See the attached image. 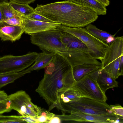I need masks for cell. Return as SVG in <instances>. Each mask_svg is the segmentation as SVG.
I'll use <instances>...</instances> for the list:
<instances>
[{"instance_id": "cell-6", "label": "cell", "mask_w": 123, "mask_h": 123, "mask_svg": "<svg viewBox=\"0 0 123 123\" xmlns=\"http://www.w3.org/2000/svg\"><path fill=\"white\" fill-rule=\"evenodd\" d=\"M123 61V37H117L108 44L100 68L104 69L116 79L120 76L119 66Z\"/></svg>"}, {"instance_id": "cell-21", "label": "cell", "mask_w": 123, "mask_h": 123, "mask_svg": "<svg viewBox=\"0 0 123 123\" xmlns=\"http://www.w3.org/2000/svg\"><path fill=\"white\" fill-rule=\"evenodd\" d=\"M9 3L16 11L23 17H27L35 12L34 9L28 4L18 3L11 0Z\"/></svg>"}, {"instance_id": "cell-18", "label": "cell", "mask_w": 123, "mask_h": 123, "mask_svg": "<svg viewBox=\"0 0 123 123\" xmlns=\"http://www.w3.org/2000/svg\"><path fill=\"white\" fill-rule=\"evenodd\" d=\"M76 4L91 8L97 13L98 15L106 14V6L98 0H67Z\"/></svg>"}, {"instance_id": "cell-8", "label": "cell", "mask_w": 123, "mask_h": 123, "mask_svg": "<svg viewBox=\"0 0 123 123\" xmlns=\"http://www.w3.org/2000/svg\"><path fill=\"white\" fill-rule=\"evenodd\" d=\"M38 54L33 52L21 55H8L0 57V74L17 72L25 69L34 62Z\"/></svg>"}, {"instance_id": "cell-14", "label": "cell", "mask_w": 123, "mask_h": 123, "mask_svg": "<svg viewBox=\"0 0 123 123\" xmlns=\"http://www.w3.org/2000/svg\"><path fill=\"white\" fill-rule=\"evenodd\" d=\"M61 34L62 41L67 48L89 52L87 47L77 37L69 33L61 31Z\"/></svg>"}, {"instance_id": "cell-15", "label": "cell", "mask_w": 123, "mask_h": 123, "mask_svg": "<svg viewBox=\"0 0 123 123\" xmlns=\"http://www.w3.org/2000/svg\"><path fill=\"white\" fill-rule=\"evenodd\" d=\"M100 66L90 64L79 65L72 68L71 74L76 82L89 73L99 68Z\"/></svg>"}, {"instance_id": "cell-5", "label": "cell", "mask_w": 123, "mask_h": 123, "mask_svg": "<svg viewBox=\"0 0 123 123\" xmlns=\"http://www.w3.org/2000/svg\"><path fill=\"white\" fill-rule=\"evenodd\" d=\"M57 28L78 38L87 47L89 53L93 57L102 60L108 44L94 37L84 27L74 28L61 25Z\"/></svg>"}, {"instance_id": "cell-19", "label": "cell", "mask_w": 123, "mask_h": 123, "mask_svg": "<svg viewBox=\"0 0 123 123\" xmlns=\"http://www.w3.org/2000/svg\"><path fill=\"white\" fill-rule=\"evenodd\" d=\"M81 97L77 90L74 86L63 92L59 95L61 103L76 101L79 100Z\"/></svg>"}, {"instance_id": "cell-29", "label": "cell", "mask_w": 123, "mask_h": 123, "mask_svg": "<svg viewBox=\"0 0 123 123\" xmlns=\"http://www.w3.org/2000/svg\"><path fill=\"white\" fill-rule=\"evenodd\" d=\"M8 95L4 90H0V101H8Z\"/></svg>"}, {"instance_id": "cell-26", "label": "cell", "mask_w": 123, "mask_h": 123, "mask_svg": "<svg viewBox=\"0 0 123 123\" xmlns=\"http://www.w3.org/2000/svg\"><path fill=\"white\" fill-rule=\"evenodd\" d=\"M12 110L8 100L0 101V114L10 112Z\"/></svg>"}, {"instance_id": "cell-3", "label": "cell", "mask_w": 123, "mask_h": 123, "mask_svg": "<svg viewBox=\"0 0 123 123\" xmlns=\"http://www.w3.org/2000/svg\"><path fill=\"white\" fill-rule=\"evenodd\" d=\"M30 35L31 43L43 52L57 54L67 59L69 49L63 43L61 31L57 28Z\"/></svg>"}, {"instance_id": "cell-4", "label": "cell", "mask_w": 123, "mask_h": 123, "mask_svg": "<svg viewBox=\"0 0 123 123\" xmlns=\"http://www.w3.org/2000/svg\"><path fill=\"white\" fill-rule=\"evenodd\" d=\"M62 113L80 112L89 114L104 115L114 114L110 105L106 102L81 97L78 100L61 103Z\"/></svg>"}, {"instance_id": "cell-9", "label": "cell", "mask_w": 123, "mask_h": 123, "mask_svg": "<svg viewBox=\"0 0 123 123\" xmlns=\"http://www.w3.org/2000/svg\"><path fill=\"white\" fill-rule=\"evenodd\" d=\"M82 97L106 102L105 93L100 88L96 81L88 74L76 82L73 86Z\"/></svg>"}, {"instance_id": "cell-33", "label": "cell", "mask_w": 123, "mask_h": 123, "mask_svg": "<svg viewBox=\"0 0 123 123\" xmlns=\"http://www.w3.org/2000/svg\"><path fill=\"white\" fill-rule=\"evenodd\" d=\"M4 21V17L1 11V8L0 6V22L3 21Z\"/></svg>"}, {"instance_id": "cell-10", "label": "cell", "mask_w": 123, "mask_h": 123, "mask_svg": "<svg viewBox=\"0 0 123 123\" xmlns=\"http://www.w3.org/2000/svg\"><path fill=\"white\" fill-rule=\"evenodd\" d=\"M56 116L61 121L70 123H120V119H122L114 114L98 115L74 112L70 113L69 115L62 113V115Z\"/></svg>"}, {"instance_id": "cell-20", "label": "cell", "mask_w": 123, "mask_h": 123, "mask_svg": "<svg viewBox=\"0 0 123 123\" xmlns=\"http://www.w3.org/2000/svg\"><path fill=\"white\" fill-rule=\"evenodd\" d=\"M26 74L24 70L15 73L0 74V90L1 88Z\"/></svg>"}, {"instance_id": "cell-30", "label": "cell", "mask_w": 123, "mask_h": 123, "mask_svg": "<svg viewBox=\"0 0 123 123\" xmlns=\"http://www.w3.org/2000/svg\"><path fill=\"white\" fill-rule=\"evenodd\" d=\"M17 3L23 4H29L34 2L36 0H11Z\"/></svg>"}, {"instance_id": "cell-17", "label": "cell", "mask_w": 123, "mask_h": 123, "mask_svg": "<svg viewBox=\"0 0 123 123\" xmlns=\"http://www.w3.org/2000/svg\"><path fill=\"white\" fill-rule=\"evenodd\" d=\"M85 28L94 37L108 44L115 39V35H112L106 31L100 30L91 24L88 25Z\"/></svg>"}, {"instance_id": "cell-16", "label": "cell", "mask_w": 123, "mask_h": 123, "mask_svg": "<svg viewBox=\"0 0 123 123\" xmlns=\"http://www.w3.org/2000/svg\"><path fill=\"white\" fill-rule=\"evenodd\" d=\"M55 54L44 52L38 53L34 63L25 70L26 73L44 68L52 60Z\"/></svg>"}, {"instance_id": "cell-25", "label": "cell", "mask_w": 123, "mask_h": 123, "mask_svg": "<svg viewBox=\"0 0 123 123\" xmlns=\"http://www.w3.org/2000/svg\"><path fill=\"white\" fill-rule=\"evenodd\" d=\"M111 110L114 114L120 119H123V108L120 105H110Z\"/></svg>"}, {"instance_id": "cell-12", "label": "cell", "mask_w": 123, "mask_h": 123, "mask_svg": "<svg viewBox=\"0 0 123 123\" xmlns=\"http://www.w3.org/2000/svg\"><path fill=\"white\" fill-rule=\"evenodd\" d=\"M88 74L96 81L100 88L105 93L109 89L118 86L116 79L100 67Z\"/></svg>"}, {"instance_id": "cell-31", "label": "cell", "mask_w": 123, "mask_h": 123, "mask_svg": "<svg viewBox=\"0 0 123 123\" xmlns=\"http://www.w3.org/2000/svg\"><path fill=\"white\" fill-rule=\"evenodd\" d=\"M61 120L58 116L55 115L51 118L49 121L48 123H60Z\"/></svg>"}, {"instance_id": "cell-23", "label": "cell", "mask_w": 123, "mask_h": 123, "mask_svg": "<svg viewBox=\"0 0 123 123\" xmlns=\"http://www.w3.org/2000/svg\"><path fill=\"white\" fill-rule=\"evenodd\" d=\"M23 17L17 16L5 20L3 21L11 25L23 27Z\"/></svg>"}, {"instance_id": "cell-22", "label": "cell", "mask_w": 123, "mask_h": 123, "mask_svg": "<svg viewBox=\"0 0 123 123\" xmlns=\"http://www.w3.org/2000/svg\"><path fill=\"white\" fill-rule=\"evenodd\" d=\"M0 6L3 15L4 21L17 16L23 17L16 11L8 2L0 4Z\"/></svg>"}, {"instance_id": "cell-28", "label": "cell", "mask_w": 123, "mask_h": 123, "mask_svg": "<svg viewBox=\"0 0 123 123\" xmlns=\"http://www.w3.org/2000/svg\"><path fill=\"white\" fill-rule=\"evenodd\" d=\"M24 120L26 123H37V121L35 117L28 116L26 117H24Z\"/></svg>"}, {"instance_id": "cell-2", "label": "cell", "mask_w": 123, "mask_h": 123, "mask_svg": "<svg viewBox=\"0 0 123 123\" xmlns=\"http://www.w3.org/2000/svg\"><path fill=\"white\" fill-rule=\"evenodd\" d=\"M71 67L63 57L55 54L44 68V76L36 91L50 105L49 111L55 108L62 109L58 95L65 90V77Z\"/></svg>"}, {"instance_id": "cell-34", "label": "cell", "mask_w": 123, "mask_h": 123, "mask_svg": "<svg viewBox=\"0 0 123 123\" xmlns=\"http://www.w3.org/2000/svg\"><path fill=\"white\" fill-rule=\"evenodd\" d=\"M2 2V0H0V4Z\"/></svg>"}, {"instance_id": "cell-7", "label": "cell", "mask_w": 123, "mask_h": 123, "mask_svg": "<svg viewBox=\"0 0 123 123\" xmlns=\"http://www.w3.org/2000/svg\"><path fill=\"white\" fill-rule=\"evenodd\" d=\"M7 98L12 110L24 117H36L41 114L42 109L32 102L31 97L25 91L19 90L11 94L8 95Z\"/></svg>"}, {"instance_id": "cell-24", "label": "cell", "mask_w": 123, "mask_h": 123, "mask_svg": "<svg viewBox=\"0 0 123 123\" xmlns=\"http://www.w3.org/2000/svg\"><path fill=\"white\" fill-rule=\"evenodd\" d=\"M26 17L29 19L34 20L46 22L55 23L53 21L35 12H33Z\"/></svg>"}, {"instance_id": "cell-32", "label": "cell", "mask_w": 123, "mask_h": 123, "mask_svg": "<svg viewBox=\"0 0 123 123\" xmlns=\"http://www.w3.org/2000/svg\"><path fill=\"white\" fill-rule=\"evenodd\" d=\"M105 6H108L110 5L109 0H98Z\"/></svg>"}, {"instance_id": "cell-27", "label": "cell", "mask_w": 123, "mask_h": 123, "mask_svg": "<svg viewBox=\"0 0 123 123\" xmlns=\"http://www.w3.org/2000/svg\"><path fill=\"white\" fill-rule=\"evenodd\" d=\"M38 123H48L50 120L48 117L45 116L41 115L35 117Z\"/></svg>"}, {"instance_id": "cell-13", "label": "cell", "mask_w": 123, "mask_h": 123, "mask_svg": "<svg viewBox=\"0 0 123 123\" xmlns=\"http://www.w3.org/2000/svg\"><path fill=\"white\" fill-rule=\"evenodd\" d=\"M24 32V27L0 22V39L3 41L13 42L19 40Z\"/></svg>"}, {"instance_id": "cell-1", "label": "cell", "mask_w": 123, "mask_h": 123, "mask_svg": "<svg viewBox=\"0 0 123 123\" xmlns=\"http://www.w3.org/2000/svg\"><path fill=\"white\" fill-rule=\"evenodd\" d=\"M34 10L55 23L74 28L84 27L98 17L93 9L67 0L44 5L37 4Z\"/></svg>"}, {"instance_id": "cell-11", "label": "cell", "mask_w": 123, "mask_h": 123, "mask_svg": "<svg viewBox=\"0 0 123 123\" xmlns=\"http://www.w3.org/2000/svg\"><path fill=\"white\" fill-rule=\"evenodd\" d=\"M23 19L24 32L29 35L55 29L61 25L31 19L26 17H23Z\"/></svg>"}]
</instances>
